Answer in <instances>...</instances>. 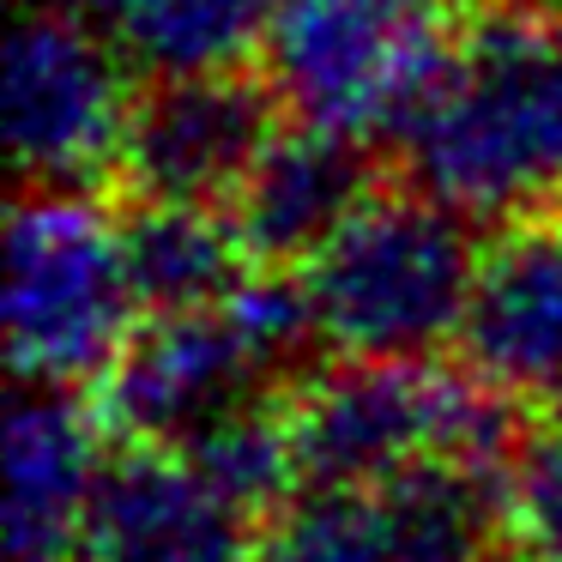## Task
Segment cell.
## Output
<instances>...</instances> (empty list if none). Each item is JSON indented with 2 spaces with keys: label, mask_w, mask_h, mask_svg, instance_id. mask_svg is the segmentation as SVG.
Returning <instances> with one entry per match:
<instances>
[{
  "label": "cell",
  "mask_w": 562,
  "mask_h": 562,
  "mask_svg": "<svg viewBox=\"0 0 562 562\" xmlns=\"http://www.w3.org/2000/svg\"><path fill=\"white\" fill-rule=\"evenodd\" d=\"M303 490H381L429 460L508 472L532 412L472 369L429 357H339L284 387Z\"/></svg>",
  "instance_id": "cell-2"
},
{
  "label": "cell",
  "mask_w": 562,
  "mask_h": 562,
  "mask_svg": "<svg viewBox=\"0 0 562 562\" xmlns=\"http://www.w3.org/2000/svg\"><path fill=\"white\" fill-rule=\"evenodd\" d=\"M176 453H182L231 508H243L255 526L303 490L291 424H284V393L224 412L218 424H206L188 448H176Z\"/></svg>",
  "instance_id": "cell-15"
},
{
  "label": "cell",
  "mask_w": 562,
  "mask_h": 562,
  "mask_svg": "<svg viewBox=\"0 0 562 562\" xmlns=\"http://www.w3.org/2000/svg\"><path fill=\"white\" fill-rule=\"evenodd\" d=\"M557 19H562V13H557Z\"/></svg>",
  "instance_id": "cell-20"
},
{
  "label": "cell",
  "mask_w": 562,
  "mask_h": 562,
  "mask_svg": "<svg viewBox=\"0 0 562 562\" xmlns=\"http://www.w3.org/2000/svg\"><path fill=\"white\" fill-rule=\"evenodd\" d=\"M255 520L218 496L176 448L122 441L103 465L79 562H248Z\"/></svg>",
  "instance_id": "cell-12"
},
{
  "label": "cell",
  "mask_w": 562,
  "mask_h": 562,
  "mask_svg": "<svg viewBox=\"0 0 562 562\" xmlns=\"http://www.w3.org/2000/svg\"><path fill=\"white\" fill-rule=\"evenodd\" d=\"M31 7H37V13H67V19H91V25H98V19H110L115 0H31Z\"/></svg>",
  "instance_id": "cell-18"
},
{
  "label": "cell",
  "mask_w": 562,
  "mask_h": 562,
  "mask_svg": "<svg viewBox=\"0 0 562 562\" xmlns=\"http://www.w3.org/2000/svg\"><path fill=\"white\" fill-rule=\"evenodd\" d=\"M477 218L387 182L296 279L339 357H429L460 339L477 284Z\"/></svg>",
  "instance_id": "cell-3"
},
{
  "label": "cell",
  "mask_w": 562,
  "mask_h": 562,
  "mask_svg": "<svg viewBox=\"0 0 562 562\" xmlns=\"http://www.w3.org/2000/svg\"><path fill=\"white\" fill-rule=\"evenodd\" d=\"M460 0H279L260 74L284 115L357 139H400L460 55Z\"/></svg>",
  "instance_id": "cell-4"
},
{
  "label": "cell",
  "mask_w": 562,
  "mask_h": 562,
  "mask_svg": "<svg viewBox=\"0 0 562 562\" xmlns=\"http://www.w3.org/2000/svg\"><path fill=\"white\" fill-rule=\"evenodd\" d=\"M508 562H562V412L532 417L508 465Z\"/></svg>",
  "instance_id": "cell-17"
},
{
  "label": "cell",
  "mask_w": 562,
  "mask_h": 562,
  "mask_svg": "<svg viewBox=\"0 0 562 562\" xmlns=\"http://www.w3.org/2000/svg\"><path fill=\"white\" fill-rule=\"evenodd\" d=\"M103 417L79 387L19 381L7 412V562H79L103 484Z\"/></svg>",
  "instance_id": "cell-11"
},
{
  "label": "cell",
  "mask_w": 562,
  "mask_h": 562,
  "mask_svg": "<svg viewBox=\"0 0 562 562\" xmlns=\"http://www.w3.org/2000/svg\"><path fill=\"white\" fill-rule=\"evenodd\" d=\"M122 255L146 315L218 308L255 272L243 236L224 206H170V200H122Z\"/></svg>",
  "instance_id": "cell-13"
},
{
  "label": "cell",
  "mask_w": 562,
  "mask_h": 562,
  "mask_svg": "<svg viewBox=\"0 0 562 562\" xmlns=\"http://www.w3.org/2000/svg\"><path fill=\"white\" fill-rule=\"evenodd\" d=\"M134 67L98 37L91 19L37 13L7 37V146L25 188H98L115 182Z\"/></svg>",
  "instance_id": "cell-6"
},
{
  "label": "cell",
  "mask_w": 562,
  "mask_h": 562,
  "mask_svg": "<svg viewBox=\"0 0 562 562\" xmlns=\"http://www.w3.org/2000/svg\"><path fill=\"white\" fill-rule=\"evenodd\" d=\"M453 345L484 387L532 417L562 412V206L490 224Z\"/></svg>",
  "instance_id": "cell-9"
},
{
  "label": "cell",
  "mask_w": 562,
  "mask_h": 562,
  "mask_svg": "<svg viewBox=\"0 0 562 562\" xmlns=\"http://www.w3.org/2000/svg\"><path fill=\"white\" fill-rule=\"evenodd\" d=\"M532 7H544V13H562V0H532Z\"/></svg>",
  "instance_id": "cell-19"
},
{
  "label": "cell",
  "mask_w": 562,
  "mask_h": 562,
  "mask_svg": "<svg viewBox=\"0 0 562 562\" xmlns=\"http://www.w3.org/2000/svg\"><path fill=\"white\" fill-rule=\"evenodd\" d=\"M279 0H115L110 37L146 79L224 74L260 55Z\"/></svg>",
  "instance_id": "cell-14"
},
{
  "label": "cell",
  "mask_w": 562,
  "mask_h": 562,
  "mask_svg": "<svg viewBox=\"0 0 562 562\" xmlns=\"http://www.w3.org/2000/svg\"><path fill=\"white\" fill-rule=\"evenodd\" d=\"M122 212L98 188H25L7 224V357L19 381L98 387L134 339Z\"/></svg>",
  "instance_id": "cell-5"
},
{
  "label": "cell",
  "mask_w": 562,
  "mask_h": 562,
  "mask_svg": "<svg viewBox=\"0 0 562 562\" xmlns=\"http://www.w3.org/2000/svg\"><path fill=\"white\" fill-rule=\"evenodd\" d=\"M417 194L477 224L562 206V19L532 0H490L460 55L393 139Z\"/></svg>",
  "instance_id": "cell-1"
},
{
  "label": "cell",
  "mask_w": 562,
  "mask_h": 562,
  "mask_svg": "<svg viewBox=\"0 0 562 562\" xmlns=\"http://www.w3.org/2000/svg\"><path fill=\"white\" fill-rule=\"evenodd\" d=\"M279 115L284 103L260 67L146 79L127 110L115 188L122 200L231 206L243 176L279 134Z\"/></svg>",
  "instance_id": "cell-8"
},
{
  "label": "cell",
  "mask_w": 562,
  "mask_h": 562,
  "mask_svg": "<svg viewBox=\"0 0 562 562\" xmlns=\"http://www.w3.org/2000/svg\"><path fill=\"white\" fill-rule=\"evenodd\" d=\"M284 387L291 375L255 345L236 308L218 303L188 315H146L91 400L103 429L134 448H188L224 412L272 400Z\"/></svg>",
  "instance_id": "cell-7"
},
{
  "label": "cell",
  "mask_w": 562,
  "mask_h": 562,
  "mask_svg": "<svg viewBox=\"0 0 562 562\" xmlns=\"http://www.w3.org/2000/svg\"><path fill=\"white\" fill-rule=\"evenodd\" d=\"M248 562H400L381 490H296L255 526Z\"/></svg>",
  "instance_id": "cell-16"
},
{
  "label": "cell",
  "mask_w": 562,
  "mask_h": 562,
  "mask_svg": "<svg viewBox=\"0 0 562 562\" xmlns=\"http://www.w3.org/2000/svg\"><path fill=\"white\" fill-rule=\"evenodd\" d=\"M381 188L387 151L375 139L296 122L267 139L224 212L260 272H303Z\"/></svg>",
  "instance_id": "cell-10"
}]
</instances>
